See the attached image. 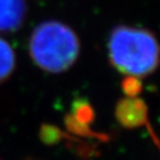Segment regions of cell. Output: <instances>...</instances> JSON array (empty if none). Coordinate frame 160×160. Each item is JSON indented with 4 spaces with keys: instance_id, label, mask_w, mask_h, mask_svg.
<instances>
[{
    "instance_id": "obj_6",
    "label": "cell",
    "mask_w": 160,
    "mask_h": 160,
    "mask_svg": "<svg viewBox=\"0 0 160 160\" xmlns=\"http://www.w3.org/2000/svg\"><path fill=\"white\" fill-rule=\"evenodd\" d=\"M65 123L67 129L73 135L80 136V137L85 138H95V139L101 140V141H107L108 136L105 133H99L95 132L90 129V126L82 125V123L78 122L77 120L71 116V113H68L65 117Z\"/></svg>"
},
{
    "instance_id": "obj_7",
    "label": "cell",
    "mask_w": 160,
    "mask_h": 160,
    "mask_svg": "<svg viewBox=\"0 0 160 160\" xmlns=\"http://www.w3.org/2000/svg\"><path fill=\"white\" fill-rule=\"evenodd\" d=\"M71 116L82 125L90 126L95 119V110L87 100L77 99L72 103Z\"/></svg>"
},
{
    "instance_id": "obj_2",
    "label": "cell",
    "mask_w": 160,
    "mask_h": 160,
    "mask_svg": "<svg viewBox=\"0 0 160 160\" xmlns=\"http://www.w3.org/2000/svg\"><path fill=\"white\" fill-rule=\"evenodd\" d=\"M80 42L67 25L48 20L35 28L29 39V53L33 62L47 72L67 71L77 61Z\"/></svg>"
},
{
    "instance_id": "obj_9",
    "label": "cell",
    "mask_w": 160,
    "mask_h": 160,
    "mask_svg": "<svg viewBox=\"0 0 160 160\" xmlns=\"http://www.w3.org/2000/svg\"><path fill=\"white\" fill-rule=\"evenodd\" d=\"M121 89H122L126 97H137L142 91V82L137 77L126 76V78L122 80V83H121Z\"/></svg>"
},
{
    "instance_id": "obj_1",
    "label": "cell",
    "mask_w": 160,
    "mask_h": 160,
    "mask_svg": "<svg viewBox=\"0 0 160 160\" xmlns=\"http://www.w3.org/2000/svg\"><path fill=\"white\" fill-rule=\"evenodd\" d=\"M108 57L119 72L137 78L146 77L158 67L157 38L145 28L118 26L108 39Z\"/></svg>"
},
{
    "instance_id": "obj_4",
    "label": "cell",
    "mask_w": 160,
    "mask_h": 160,
    "mask_svg": "<svg viewBox=\"0 0 160 160\" xmlns=\"http://www.w3.org/2000/svg\"><path fill=\"white\" fill-rule=\"evenodd\" d=\"M26 13V0H0V32L18 30L25 21Z\"/></svg>"
},
{
    "instance_id": "obj_8",
    "label": "cell",
    "mask_w": 160,
    "mask_h": 160,
    "mask_svg": "<svg viewBox=\"0 0 160 160\" xmlns=\"http://www.w3.org/2000/svg\"><path fill=\"white\" fill-rule=\"evenodd\" d=\"M39 137L46 145H56L66 137L65 133L52 125H42L40 128Z\"/></svg>"
},
{
    "instance_id": "obj_5",
    "label": "cell",
    "mask_w": 160,
    "mask_h": 160,
    "mask_svg": "<svg viewBox=\"0 0 160 160\" xmlns=\"http://www.w3.org/2000/svg\"><path fill=\"white\" fill-rule=\"evenodd\" d=\"M16 68V56L9 42L0 38V83L12 75Z\"/></svg>"
},
{
    "instance_id": "obj_3",
    "label": "cell",
    "mask_w": 160,
    "mask_h": 160,
    "mask_svg": "<svg viewBox=\"0 0 160 160\" xmlns=\"http://www.w3.org/2000/svg\"><path fill=\"white\" fill-rule=\"evenodd\" d=\"M117 121L125 128L135 129L148 125V108L142 99L126 97L116 105Z\"/></svg>"
}]
</instances>
